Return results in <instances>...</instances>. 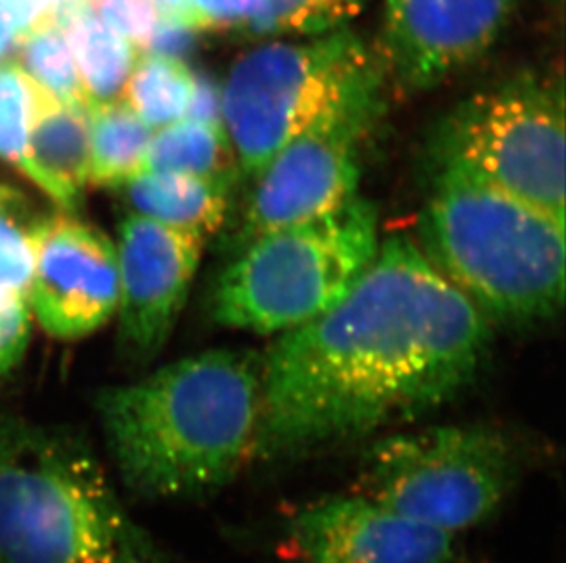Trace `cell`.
<instances>
[{
    "mask_svg": "<svg viewBox=\"0 0 566 563\" xmlns=\"http://www.w3.org/2000/svg\"><path fill=\"white\" fill-rule=\"evenodd\" d=\"M492 322L392 236L336 308L262 355L253 461H292L412 423L459 397L481 370Z\"/></svg>",
    "mask_w": 566,
    "mask_h": 563,
    "instance_id": "obj_1",
    "label": "cell"
},
{
    "mask_svg": "<svg viewBox=\"0 0 566 563\" xmlns=\"http://www.w3.org/2000/svg\"><path fill=\"white\" fill-rule=\"evenodd\" d=\"M262 355L202 351L97 394L114 465L134 495L197 501L253 461L261 423Z\"/></svg>",
    "mask_w": 566,
    "mask_h": 563,
    "instance_id": "obj_2",
    "label": "cell"
},
{
    "mask_svg": "<svg viewBox=\"0 0 566 563\" xmlns=\"http://www.w3.org/2000/svg\"><path fill=\"white\" fill-rule=\"evenodd\" d=\"M0 563H178L134 520L88 443L0 415Z\"/></svg>",
    "mask_w": 566,
    "mask_h": 563,
    "instance_id": "obj_3",
    "label": "cell"
},
{
    "mask_svg": "<svg viewBox=\"0 0 566 563\" xmlns=\"http://www.w3.org/2000/svg\"><path fill=\"white\" fill-rule=\"evenodd\" d=\"M418 249L490 322L539 325L565 304V222L454 166H434Z\"/></svg>",
    "mask_w": 566,
    "mask_h": 563,
    "instance_id": "obj_4",
    "label": "cell"
},
{
    "mask_svg": "<svg viewBox=\"0 0 566 563\" xmlns=\"http://www.w3.org/2000/svg\"><path fill=\"white\" fill-rule=\"evenodd\" d=\"M379 245L378 209L359 194L332 213L262 234L217 280L213 319L255 336L297 330L347 298Z\"/></svg>",
    "mask_w": 566,
    "mask_h": 563,
    "instance_id": "obj_5",
    "label": "cell"
},
{
    "mask_svg": "<svg viewBox=\"0 0 566 563\" xmlns=\"http://www.w3.org/2000/svg\"><path fill=\"white\" fill-rule=\"evenodd\" d=\"M523 468V450L503 428L428 426L376 439L365 450L354 492L457 537L503 509Z\"/></svg>",
    "mask_w": 566,
    "mask_h": 563,
    "instance_id": "obj_6",
    "label": "cell"
},
{
    "mask_svg": "<svg viewBox=\"0 0 566 563\" xmlns=\"http://www.w3.org/2000/svg\"><path fill=\"white\" fill-rule=\"evenodd\" d=\"M433 166H454L565 222L563 79L521 74L434 123Z\"/></svg>",
    "mask_w": 566,
    "mask_h": 563,
    "instance_id": "obj_7",
    "label": "cell"
},
{
    "mask_svg": "<svg viewBox=\"0 0 566 563\" xmlns=\"http://www.w3.org/2000/svg\"><path fill=\"white\" fill-rule=\"evenodd\" d=\"M378 68L376 49L347 26L237 59L222 88V125L242 174L255 180L290 139Z\"/></svg>",
    "mask_w": 566,
    "mask_h": 563,
    "instance_id": "obj_8",
    "label": "cell"
},
{
    "mask_svg": "<svg viewBox=\"0 0 566 563\" xmlns=\"http://www.w3.org/2000/svg\"><path fill=\"white\" fill-rule=\"evenodd\" d=\"M387 85L381 66L273 156L255 178L228 244L231 256L262 234L332 213L358 194L361 149L384 114Z\"/></svg>",
    "mask_w": 566,
    "mask_h": 563,
    "instance_id": "obj_9",
    "label": "cell"
},
{
    "mask_svg": "<svg viewBox=\"0 0 566 563\" xmlns=\"http://www.w3.org/2000/svg\"><path fill=\"white\" fill-rule=\"evenodd\" d=\"M33 273L28 304L55 339L91 336L118 311L116 244L70 214L38 220L32 231Z\"/></svg>",
    "mask_w": 566,
    "mask_h": 563,
    "instance_id": "obj_10",
    "label": "cell"
},
{
    "mask_svg": "<svg viewBox=\"0 0 566 563\" xmlns=\"http://www.w3.org/2000/svg\"><path fill=\"white\" fill-rule=\"evenodd\" d=\"M202 238L128 213L118 227V348L145 364L171 337L203 251Z\"/></svg>",
    "mask_w": 566,
    "mask_h": 563,
    "instance_id": "obj_11",
    "label": "cell"
},
{
    "mask_svg": "<svg viewBox=\"0 0 566 563\" xmlns=\"http://www.w3.org/2000/svg\"><path fill=\"white\" fill-rule=\"evenodd\" d=\"M513 0H385L376 49L387 83L422 92L465 68L506 26Z\"/></svg>",
    "mask_w": 566,
    "mask_h": 563,
    "instance_id": "obj_12",
    "label": "cell"
},
{
    "mask_svg": "<svg viewBox=\"0 0 566 563\" xmlns=\"http://www.w3.org/2000/svg\"><path fill=\"white\" fill-rule=\"evenodd\" d=\"M281 534L294 563H460L457 537L356 492L301 507Z\"/></svg>",
    "mask_w": 566,
    "mask_h": 563,
    "instance_id": "obj_13",
    "label": "cell"
},
{
    "mask_svg": "<svg viewBox=\"0 0 566 563\" xmlns=\"http://www.w3.org/2000/svg\"><path fill=\"white\" fill-rule=\"evenodd\" d=\"M21 172L61 209H74L91 174L88 110L57 102L33 83L32 125Z\"/></svg>",
    "mask_w": 566,
    "mask_h": 563,
    "instance_id": "obj_14",
    "label": "cell"
},
{
    "mask_svg": "<svg viewBox=\"0 0 566 563\" xmlns=\"http://www.w3.org/2000/svg\"><path fill=\"white\" fill-rule=\"evenodd\" d=\"M233 180L235 174L142 172L119 187V191L130 213L166 227L197 234L206 242L224 225Z\"/></svg>",
    "mask_w": 566,
    "mask_h": 563,
    "instance_id": "obj_15",
    "label": "cell"
},
{
    "mask_svg": "<svg viewBox=\"0 0 566 563\" xmlns=\"http://www.w3.org/2000/svg\"><path fill=\"white\" fill-rule=\"evenodd\" d=\"M61 30H66L91 107L122 102L136 64L133 44L103 26L86 6L72 11Z\"/></svg>",
    "mask_w": 566,
    "mask_h": 563,
    "instance_id": "obj_16",
    "label": "cell"
},
{
    "mask_svg": "<svg viewBox=\"0 0 566 563\" xmlns=\"http://www.w3.org/2000/svg\"><path fill=\"white\" fill-rule=\"evenodd\" d=\"M91 174L88 183L119 187L145 172L153 128L127 103L114 102L88 108Z\"/></svg>",
    "mask_w": 566,
    "mask_h": 563,
    "instance_id": "obj_17",
    "label": "cell"
},
{
    "mask_svg": "<svg viewBox=\"0 0 566 563\" xmlns=\"http://www.w3.org/2000/svg\"><path fill=\"white\" fill-rule=\"evenodd\" d=\"M235 155L224 125L180 119L153 134L145 172L235 174Z\"/></svg>",
    "mask_w": 566,
    "mask_h": 563,
    "instance_id": "obj_18",
    "label": "cell"
},
{
    "mask_svg": "<svg viewBox=\"0 0 566 563\" xmlns=\"http://www.w3.org/2000/svg\"><path fill=\"white\" fill-rule=\"evenodd\" d=\"M192 91L195 74L182 59L150 54L134 64L125 96L147 127L160 130L186 117Z\"/></svg>",
    "mask_w": 566,
    "mask_h": 563,
    "instance_id": "obj_19",
    "label": "cell"
},
{
    "mask_svg": "<svg viewBox=\"0 0 566 563\" xmlns=\"http://www.w3.org/2000/svg\"><path fill=\"white\" fill-rule=\"evenodd\" d=\"M17 52L21 57L22 72L50 96L66 105L86 110L91 108L74 55L57 24L41 28L21 39Z\"/></svg>",
    "mask_w": 566,
    "mask_h": 563,
    "instance_id": "obj_20",
    "label": "cell"
},
{
    "mask_svg": "<svg viewBox=\"0 0 566 563\" xmlns=\"http://www.w3.org/2000/svg\"><path fill=\"white\" fill-rule=\"evenodd\" d=\"M369 0H262L244 32L252 35H323L347 26Z\"/></svg>",
    "mask_w": 566,
    "mask_h": 563,
    "instance_id": "obj_21",
    "label": "cell"
},
{
    "mask_svg": "<svg viewBox=\"0 0 566 563\" xmlns=\"http://www.w3.org/2000/svg\"><path fill=\"white\" fill-rule=\"evenodd\" d=\"M33 225L19 192L0 185V287L27 297L33 273Z\"/></svg>",
    "mask_w": 566,
    "mask_h": 563,
    "instance_id": "obj_22",
    "label": "cell"
},
{
    "mask_svg": "<svg viewBox=\"0 0 566 563\" xmlns=\"http://www.w3.org/2000/svg\"><path fill=\"white\" fill-rule=\"evenodd\" d=\"M33 81L15 63L0 64V160L21 170L32 125Z\"/></svg>",
    "mask_w": 566,
    "mask_h": 563,
    "instance_id": "obj_23",
    "label": "cell"
},
{
    "mask_svg": "<svg viewBox=\"0 0 566 563\" xmlns=\"http://www.w3.org/2000/svg\"><path fill=\"white\" fill-rule=\"evenodd\" d=\"M86 8L96 13L114 33L128 39L136 50H147L160 11L153 0H86Z\"/></svg>",
    "mask_w": 566,
    "mask_h": 563,
    "instance_id": "obj_24",
    "label": "cell"
},
{
    "mask_svg": "<svg viewBox=\"0 0 566 563\" xmlns=\"http://www.w3.org/2000/svg\"><path fill=\"white\" fill-rule=\"evenodd\" d=\"M30 330L27 295L0 287V381H4L24 357Z\"/></svg>",
    "mask_w": 566,
    "mask_h": 563,
    "instance_id": "obj_25",
    "label": "cell"
},
{
    "mask_svg": "<svg viewBox=\"0 0 566 563\" xmlns=\"http://www.w3.org/2000/svg\"><path fill=\"white\" fill-rule=\"evenodd\" d=\"M262 0H189L180 17L195 32L247 30Z\"/></svg>",
    "mask_w": 566,
    "mask_h": 563,
    "instance_id": "obj_26",
    "label": "cell"
},
{
    "mask_svg": "<svg viewBox=\"0 0 566 563\" xmlns=\"http://www.w3.org/2000/svg\"><path fill=\"white\" fill-rule=\"evenodd\" d=\"M6 15L10 19L19 43L30 33L41 28L57 24L72 13L86 6V0H0Z\"/></svg>",
    "mask_w": 566,
    "mask_h": 563,
    "instance_id": "obj_27",
    "label": "cell"
},
{
    "mask_svg": "<svg viewBox=\"0 0 566 563\" xmlns=\"http://www.w3.org/2000/svg\"><path fill=\"white\" fill-rule=\"evenodd\" d=\"M195 35L197 32L180 17L160 11V21L156 24L147 50H153V54L180 59L191 52L195 46Z\"/></svg>",
    "mask_w": 566,
    "mask_h": 563,
    "instance_id": "obj_28",
    "label": "cell"
},
{
    "mask_svg": "<svg viewBox=\"0 0 566 563\" xmlns=\"http://www.w3.org/2000/svg\"><path fill=\"white\" fill-rule=\"evenodd\" d=\"M186 119L222 125V91L208 75H195V91Z\"/></svg>",
    "mask_w": 566,
    "mask_h": 563,
    "instance_id": "obj_29",
    "label": "cell"
},
{
    "mask_svg": "<svg viewBox=\"0 0 566 563\" xmlns=\"http://www.w3.org/2000/svg\"><path fill=\"white\" fill-rule=\"evenodd\" d=\"M17 46H19V39L11 28L4 8L0 4V64L8 63L10 57L17 54Z\"/></svg>",
    "mask_w": 566,
    "mask_h": 563,
    "instance_id": "obj_30",
    "label": "cell"
},
{
    "mask_svg": "<svg viewBox=\"0 0 566 563\" xmlns=\"http://www.w3.org/2000/svg\"><path fill=\"white\" fill-rule=\"evenodd\" d=\"M153 2L160 6V11L166 13H182L189 0H153Z\"/></svg>",
    "mask_w": 566,
    "mask_h": 563,
    "instance_id": "obj_31",
    "label": "cell"
}]
</instances>
